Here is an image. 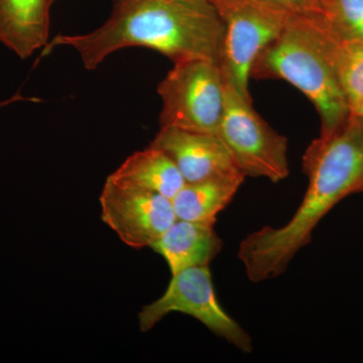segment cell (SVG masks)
<instances>
[{
    "label": "cell",
    "instance_id": "6da1fadb",
    "mask_svg": "<svg viewBox=\"0 0 363 363\" xmlns=\"http://www.w3.org/2000/svg\"><path fill=\"white\" fill-rule=\"evenodd\" d=\"M223 33L220 16L209 0H116L104 25L82 35H56L40 58L56 48H72L87 70H95L113 52L143 47L173 63L198 59L218 63Z\"/></svg>",
    "mask_w": 363,
    "mask_h": 363
},
{
    "label": "cell",
    "instance_id": "7a4b0ae2",
    "mask_svg": "<svg viewBox=\"0 0 363 363\" xmlns=\"http://www.w3.org/2000/svg\"><path fill=\"white\" fill-rule=\"evenodd\" d=\"M303 169L309 184L288 223L264 227L241 241L238 257L252 283L283 274L328 212L347 196L362 192L363 133L345 126L320 136L306 150Z\"/></svg>",
    "mask_w": 363,
    "mask_h": 363
},
{
    "label": "cell",
    "instance_id": "3957f363",
    "mask_svg": "<svg viewBox=\"0 0 363 363\" xmlns=\"http://www.w3.org/2000/svg\"><path fill=\"white\" fill-rule=\"evenodd\" d=\"M335 32L324 14H293L253 64L255 79H281L316 107L321 135L337 130L350 116L333 62Z\"/></svg>",
    "mask_w": 363,
    "mask_h": 363
},
{
    "label": "cell",
    "instance_id": "277c9868",
    "mask_svg": "<svg viewBox=\"0 0 363 363\" xmlns=\"http://www.w3.org/2000/svg\"><path fill=\"white\" fill-rule=\"evenodd\" d=\"M223 23L219 67L227 87L252 101L250 79L260 52L284 30L290 11L259 0H209Z\"/></svg>",
    "mask_w": 363,
    "mask_h": 363
},
{
    "label": "cell",
    "instance_id": "5b68a950",
    "mask_svg": "<svg viewBox=\"0 0 363 363\" xmlns=\"http://www.w3.org/2000/svg\"><path fill=\"white\" fill-rule=\"evenodd\" d=\"M161 128L218 133L225 104V83L217 62L174 63L157 87Z\"/></svg>",
    "mask_w": 363,
    "mask_h": 363
},
{
    "label": "cell",
    "instance_id": "8992f818",
    "mask_svg": "<svg viewBox=\"0 0 363 363\" xmlns=\"http://www.w3.org/2000/svg\"><path fill=\"white\" fill-rule=\"evenodd\" d=\"M236 167L245 177L272 183L290 174L288 140L253 109L252 101L225 85V104L218 133Z\"/></svg>",
    "mask_w": 363,
    "mask_h": 363
},
{
    "label": "cell",
    "instance_id": "52a82bcc",
    "mask_svg": "<svg viewBox=\"0 0 363 363\" xmlns=\"http://www.w3.org/2000/svg\"><path fill=\"white\" fill-rule=\"evenodd\" d=\"M171 313L192 316L242 352L252 351L250 334L219 303L209 266L189 267L173 274L162 297L145 305L138 314L140 331H150Z\"/></svg>",
    "mask_w": 363,
    "mask_h": 363
},
{
    "label": "cell",
    "instance_id": "ba28073f",
    "mask_svg": "<svg viewBox=\"0 0 363 363\" xmlns=\"http://www.w3.org/2000/svg\"><path fill=\"white\" fill-rule=\"evenodd\" d=\"M99 202L104 223L135 250L152 247L177 220L171 199L111 176L105 181Z\"/></svg>",
    "mask_w": 363,
    "mask_h": 363
},
{
    "label": "cell",
    "instance_id": "9c48e42d",
    "mask_svg": "<svg viewBox=\"0 0 363 363\" xmlns=\"http://www.w3.org/2000/svg\"><path fill=\"white\" fill-rule=\"evenodd\" d=\"M150 145L171 157L186 183L240 172L216 133L161 128Z\"/></svg>",
    "mask_w": 363,
    "mask_h": 363
},
{
    "label": "cell",
    "instance_id": "30bf717a",
    "mask_svg": "<svg viewBox=\"0 0 363 363\" xmlns=\"http://www.w3.org/2000/svg\"><path fill=\"white\" fill-rule=\"evenodd\" d=\"M56 0H0V43L26 60L49 43L50 11Z\"/></svg>",
    "mask_w": 363,
    "mask_h": 363
},
{
    "label": "cell",
    "instance_id": "8fae6325",
    "mask_svg": "<svg viewBox=\"0 0 363 363\" xmlns=\"http://www.w3.org/2000/svg\"><path fill=\"white\" fill-rule=\"evenodd\" d=\"M150 248L164 257L173 276L189 267L209 266L221 252L222 240L213 224L177 219Z\"/></svg>",
    "mask_w": 363,
    "mask_h": 363
},
{
    "label": "cell",
    "instance_id": "7c38bea8",
    "mask_svg": "<svg viewBox=\"0 0 363 363\" xmlns=\"http://www.w3.org/2000/svg\"><path fill=\"white\" fill-rule=\"evenodd\" d=\"M245 176L240 172L186 183L172 199L177 219L215 224L217 215L233 201Z\"/></svg>",
    "mask_w": 363,
    "mask_h": 363
},
{
    "label": "cell",
    "instance_id": "4fadbf2b",
    "mask_svg": "<svg viewBox=\"0 0 363 363\" xmlns=\"http://www.w3.org/2000/svg\"><path fill=\"white\" fill-rule=\"evenodd\" d=\"M114 180L173 199L186 182L168 155L154 147L136 152L109 175Z\"/></svg>",
    "mask_w": 363,
    "mask_h": 363
},
{
    "label": "cell",
    "instance_id": "5bb4252c",
    "mask_svg": "<svg viewBox=\"0 0 363 363\" xmlns=\"http://www.w3.org/2000/svg\"><path fill=\"white\" fill-rule=\"evenodd\" d=\"M333 62L350 112L355 114L363 105V43L343 39L335 32Z\"/></svg>",
    "mask_w": 363,
    "mask_h": 363
},
{
    "label": "cell",
    "instance_id": "9a60e30c",
    "mask_svg": "<svg viewBox=\"0 0 363 363\" xmlns=\"http://www.w3.org/2000/svg\"><path fill=\"white\" fill-rule=\"evenodd\" d=\"M324 16L346 40L363 43V0H323Z\"/></svg>",
    "mask_w": 363,
    "mask_h": 363
},
{
    "label": "cell",
    "instance_id": "2e32d148",
    "mask_svg": "<svg viewBox=\"0 0 363 363\" xmlns=\"http://www.w3.org/2000/svg\"><path fill=\"white\" fill-rule=\"evenodd\" d=\"M286 9L295 14H322L323 6L320 0H259Z\"/></svg>",
    "mask_w": 363,
    "mask_h": 363
},
{
    "label": "cell",
    "instance_id": "e0dca14e",
    "mask_svg": "<svg viewBox=\"0 0 363 363\" xmlns=\"http://www.w3.org/2000/svg\"><path fill=\"white\" fill-rule=\"evenodd\" d=\"M355 114H357V116H359L363 119V105L362 108H360L359 111H358Z\"/></svg>",
    "mask_w": 363,
    "mask_h": 363
},
{
    "label": "cell",
    "instance_id": "ac0fdd59",
    "mask_svg": "<svg viewBox=\"0 0 363 363\" xmlns=\"http://www.w3.org/2000/svg\"><path fill=\"white\" fill-rule=\"evenodd\" d=\"M320 1H321V4H322V1H323V0H320Z\"/></svg>",
    "mask_w": 363,
    "mask_h": 363
},
{
    "label": "cell",
    "instance_id": "d6986e66",
    "mask_svg": "<svg viewBox=\"0 0 363 363\" xmlns=\"http://www.w3.org/2000/svg\"><path fill=\"white\" fill-rule=\"evenodd\" d=\"M362 192H363V190H362Z\"/></svg>",
    "mask_w": 363,
    "mask_h": 363
},
{
    "label": "cell",
    "instance_id": "ffe728a7",
    "mask_svg": "<svg viewBox=\"0 0 363 363\" xmlns=\"http://www.w3.org/2000/svg\"><path fill=\"white\" fill-rule=\"evenodd\" d=\"M56 1H57V0H56Z\"/></svg>",
    "mask_w": 363,
    "mask_h": 363
}]
</instances>
